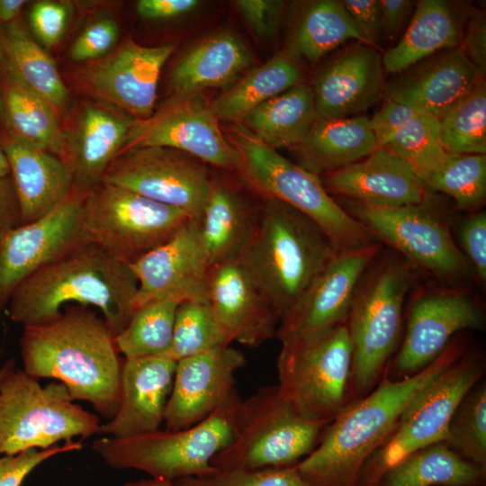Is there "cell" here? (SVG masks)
Returning a JSON list of instances; mask_svg holds the SVG:
<instances>
[{"label": "cell", "instance_id": "e575fe53", "mask_svg": "<svg viewBox=\"0 0 486 486\" xmlns=\"http://www.w3.org/2000/svg\"><path fill=\"white\" fill-rule=\"evenodd\" d=\"M0 46L20 77L58 113L68 104L69 90L53 58L32 34L22 14L0 24Z\"/></svg>", "mask_w": 486, "mask_h": 486}, {"label": "cell", "instance_id": "44dd1931", "mask_svg": "<svg viewBox=\"0 0 486 486\" xmlns=\"http://www.w3.org/2000/svg\"><path fill=\"white\" fill-rule=\"evenodd\" d=\"M483 323L482 310L468 294L445 291L419 298L394 361L396 372L402 378L418 373L439 356L456 332L482 328Z\"/></svg>", "mask_w": 486, "mask_h": 486}, {"label": "cell", "instance_id": "ba28073f", "mask_svg": "<svg viewBox=\"0 0 486 486\" xmlns=\"http://www.w3.org/2000/svg\"><path fill=\"white\" fill-rule=\"evenodd\" d=\"M327 426L297 411L277 385L262 387L239 402L234 437L212 464L220 470L295 464L313 451Z\"/></svg>", "mask_w": 486, "mask_h": 486}, {"label": "cell", "instance_id": "681fc988", "mask_svg": "<svg viewBox=\"0 0 486 486\" xmlns=\"http://www.w3.org/2000/svg\"><path fill=\"white\" fill-rule=\"evenodd\" d=\"M235 5L251 31L270 39L277 32L284 3L278 0H238Z\"/></svg>", "mask_w": 486, "mask_h": 486}, {"label": "cell", "instance_id": "6da1fadb", "mask_svg": "<svg viewBox=\"0 0 486 486\" xmlns=\"http://www.w3.org/2000/svg\"><path fill=\"white\" fill-rule=\"evenodd\" d=\"M22 370L63 383L74 400H85L108 420L121 399L124 359L104 319L87 306L69 304L53 320L23 327Z\"/></svg>", "mask_w": 486, "mask_h": 486}, {"label": "cell", "instance_id": "b9f144b4", "mask_svg": "<svg viewBox=\"0 0 486 486\" xmlns=\"http://www.w3.org/2000/svg\"><path fill=\"white\" fill-rule=\"evenodd\" d=\"M380 148L409 162L423 181L448 155L440 141L438 119L423 112L406 122Z\"/></svg>", "mask_w": 486, "mask_h": 486}, {"label": "cell", "instance_id": "5b68a950", "mask_svg": "<svg viewBox=\"0 0 486 486\" xmlns=\"http://www.w3.org/2000/svg\"><path fill=\"white\" fill-rule=\"evenodd\" d=\"M230 140L240 156L239 172L263 198L278 200L310 218L337 250L372 243L373 234L329 196L319 176L281 156L242 124L230 128Z\"/></svg>", "mask_w": 486, "mask_h": 486}, {"label": "cell", "instance_id": "30bf717a", "mask_svg": "<svg viewBox=\"0 0 486 486\" xmlns=\"http://www.w3.org/2000/svg\"><path fill=\"white\" fill-rule=\"evenodd\" d=\"M352 364L346 322L313 338L281 345L277 387L302 415L328 424L346 406Z\"/></svg>", "mask_w": 486, "mask_h": 486}, {"label": "cell", "instance_id": "60d3db41", "mask_svg": "<svg viewBox=\"0 0 486 486\" xmlns=\"http://www.w3.org/2000/svg\"><path fill=\"white\" fill-rule=\"evenodd\" d=\"M424 184L428 192L451 196L459 209L473 210L486 195V155L448 153Z\"/></svg>", "mask_w": 486, "mask_h": 486}, {"label": "cell", "instance_id": "d4e9b609", "mask_svg": "<svg viewBox=\"0 0 486 486\" xmlns=\"http://www.w3.org/2000/svg\"><path fill=\"white\" fill-rule=\"evenodd\" d=\"M326 184L351 202L382 208L421 203L428 195L416 169L380 147L367 157L326 174Z\"/></svg>", "mask_w": 486, "mask_h": 486}, {"label": "cell", "instance_id": "ac0fdd59", "mask_svg": "<svg viewBox=\"0 0 486 486\" xmlns=\"http://www.w3.org/2000/svg\"><path fill=\"white\" fill-rule=\"evenodd\" d=\"M85 194L74 188L41 219L0 230V312L20 284L85 239L78 224Z\"/></svg>", "mask_w": 486, "mask_h": 486}, {"label": "cell", "instance_id": "bcb514c9", "mask_svg": "<svg viewBox=\"0 0 486 486\" xmlns=\"http://www.w3.org/2000/svg\"><path fill=\"white\" fill-rule=\"evenodd\" d=\"M81 440L57 444L47 449H31L14 455L0 456V486H22L26 477L51 457L81 450Z\"/></svg>", "mask_w": 486, "mask_h": 486}, {"label": "cell", "instance_id": "c3c4849f", "mask_svg": "<svg viewBox=\"0 0 486 486\" xmlns=\"http://www.w3.org/2000/svg\"><path fill=\"white\" fill-rule=\"evenodd\" d=\"M68 9L61 2L38 1L29 12V28L41 46L52 48L62 39L68 21Z\"/></svg>", "mask_w": 486, "mask_h": 486}, {"label": "cell", "instance_id": "94428289", "mask_svg": "<svg viewBox=\"0 0 486 486\" xmlns=\"http://www.w3.org/2000/svg\"><path fill=\"white\" fill-rule=\"evenodd\" d=\"M11 176V169L4 149L0 145V177Z\"/></svg>", "mask_w": 486, "mask_h": 486}, {"label": "cell", "instance_id": "d6986e66", "mask_svg": "<svg viewBox=\"0 0 486 486\" xmlns=\"http://www.w3.org/2000/svg\"><path fill=\"white\" fill-rule=\"evenodd\" d=\"M137 281L134 309L159 300L209 303L211 266L197 220L130 266Z\"/></svg>", "mask_w": 486, "mask_h": 486}, {"label": "cell", "instance_id": "4fadbf2b", "mask_svg": "<svg viewBox=\"0 0 486 486\" xmlns=\"http://www.w3.org/2000/svg\"><path fill=\"white\" fill-rule=\"evenodd\" d=\"M174 50L173 44L150 47L124 40L106 56L76 69L74 85L135 120L147 119L154 112L161 69Z\"/></svg>", "mask_w": 486, "mask_h": 486}, {"label": "cell", "instance_id": "db71d44e", "mask_svg": "<svg viewBox=\"0 0 486 486\" xmlns=\"http://www.w3.org/2000/svg\"><path fill=\"white\" fill-rule=\"evenodd\" d=\"M482 76L486 72V18L482 12L471 16L460 46Z\"/></svg>", "mask_w": 486, "mask_h": 486}, {"label": "cell", "instance_id": "11a10c76", "mask_svg": "<svg viewBox=\"0 0 486 486\" xmlns=\"http://www.w3.org/2000/svg\"><path fill=\"white\" fill-rule=\"evenodd\" d=\"M198 4L196 0H140L136 11L148 20H165L184 14Z\"/></svg>", "mask_w": 486, "mask_h": 486}, {"label": "cell", "instance_id": "d6a6232c", "mask_svg": "<svg viewBox=\"0 0 486 486\" xmlns=\"http://www.w3.org/2000/svg\"><path fill=\"white\" fill-rule=\"evenodd\" d=\"M463 32L446 1L421 0L398 43L382 55L384 71L400 74L440 51L461 46Z\"/></svg>", "mask_w": 486, "mask_h": 486}, {"label": "cell", "instance_id": "74e56055", "mask_svg": "<svg viewBox=\"0 0 486 486\" xmlns=\"http://www.w3.org/2000/svg\"><path fill=\"white\" fill-rule=\"evenodd\" d=\"M178 304L168 300L151 301L134 310L127 326L114 337L124 359L159 356L168 351Z\"/></svg>", "mask_w": 486, "mask_h": 486}, {"label": "cell", "instance_id": "680465c9", "mask_svg": "<svg viewBox=\"0 0 486 486\" xmlns=\"http://www.w3.org/2000/svg\"><path fill=\"white\" fill-rule=\"evenodd\" d=\"M27 1L0 0V24H7L22 15V10Z\"/></svg>", "mask_w": 486, "mask_h": 486}, {"label": "cell", "instance_id": "8fae6325", "mask_svg": "<svg viewBox=\"0 0 486 486\" xmlns=\"http://www.w3.org/2000/svg\"><path fill=\"white\" fill-rule=\"evenodd\" d=\"M410 282L409 268L392 260L356 291L346 326L353 346L351 383L357 392L370 390L395 348Z\"/></svg>", "mask_w": 486, "mask_h": 486}, {"label": "cell", "instance_id": "8d00e7d4", "mask_svg": "<svg viewBox=\"0 0 486 486\" xmlns=\"http://www.w3.org/2000/svg\"><path fill=\"white\" fill-rule=\"evenodd\" d=\"M482 472L445 442L419 449L388 469L384 486H471Z\"/></svg>", "mask_w": 486, "mask_h": 486}, {"label": "cell", "instance_id": "83f0119b", "mask_svg": "<svg viewBox=\"0 0 486 486\" xmlns=\"http://www.w3.org/2000/svg\"><path fill=\"white\" fill-rule=\"evenodd\" d=\"M0 145L7 158L20 211V225L36 221L60 205L74 190V177L58 157L5 130Z\"/></svg>", "mask_w": 486, "mask_h": 486}, {"label": "cell", "instance_id": "9f6ffc18", "mask_svg": "<svg viewBox=\"0 0 486 486\" xmlns=\"http://www.w3.org/2000/svg\"><path fill=\"white\" fill-rule=\"evenodd\" d=\"M381 35L393 39L399 32L412 2L409 0H378Z\"/></svg>", "mask_w": 486, "mask_h": 486}, {"label": "cell", "instance_id": "836d02e7", "mask_svg": "<svg viewBox=\"0 0 486 486\" xmlns=\"http://www.w3.org/2000/svg\"><path fill=\"white\" fill-rule=\"evenodd\" d=\"M312 87L300 83L251 110L242 123L268 147L293 148L316 119Z\"/></svg>", "mask_w": 486, "mask_h": 486}, {"label": "cell", "instance_id": "6125c7cd", "mask_svg": "<svg viewBox=\"0 0 486 486\" xmlns=\"http://www.w3.org/2000/svg\"><path fill=\"white\" fill-rule=\"evenodd\" d=\"M4 122V105L2 99V91H1V47H0V130L3 129Z\"/></svg>", "mask_w": 486, "mask_h": 486}, {"label": "cell", "instance_id": "ab89813d", "mask_svg": "<svg viewBox=\"0 0 486 486\" xmlns=\"http://www.w3.org/2000/svg\"><path fill=\"white\" fill-rule=\"evenodd\" d=\"M443 148L454 154L486 153V84L482 78L439 119Z\"/></svg>", "mask_w": 486, "mask_h": 486}, {"label": "cell", "instance_id": "ffe728a7", "mask_svg": "<svg viewBox=\"0 0 486 486\" xmlns=\"http://www.w3.org/2000/svg\"><path fill=\"white\" fill-rule=\"evenodd\" d=\"M245 364L244 354L230 346L178 360L165 412L166 429L190 428L238 399L235 374Z\"/></svg>", "mask_w": 486, "mask_h": 486}, {"label": "cell", "instance_id": "f35d334b", "mask_svg": "<svg viewBox=\"0 0 486 486\" xmlns=\"http://www.w3.org/2000/svg\"><path fill=\"white\" fill-rule=\"evenodd\" d=\"M349 40L361 42L342 1L320 0L305 12L295 33L294 49L316 62Z\"/></svg>", "mask_w": 486, "mask_h": 486}, {"label": "cell", "instance_id": "d590c367", "mask_svg": "<svg viewBox=\"0 0 486 486\" xmlns=\"http://www.w3.org/2000/svg\"><path fill=\"white\" fill-rule=\"evenodd\" d=\"M295 55L281 52L249 72L212 104L219 119L240 122L254 108L302 83Z\"/></svg>", "mask_w": 486, "mask_h": 486}, {"label": "cell", "instance_id": "484cf974", "mask_svg": "<svg viewBox=\"0 0 486 486\" xmlns=\"http://www.w3.org/2000/svg\"><path fill=\"white\" fill-rule=\"evenodd\" d=\"M176 361L165 356L124 359L121 399L114 417L100 433L126 438L159 429L172 391Z\"/></svg>", "mask_w": 486, "mask_h": 486}, {"label": "cell", "instance_id": "5bb4252c", "mask_svg": "<svg viewBox=\"0 0 486 486\" xmlns=\"http://www.w3.org/2000/svg\"><path fill=\"white\" fill-rule=\"evenodd\" d=\"M428 199V195L421 203L392 208L350 201L348 208L372 234L415 264L443 278L464 275L470 265L446 223L427 205Z\"/></svg>", "mask_w": 486, "mask_h": 486}, {"label": "cell", "instance_id": "f6af8a7d", "mask_svg": "<svg viewBox=\"0 0 486 486\" xmlns=\"http://www.w3.org/2000/svg\"><path fill=\"white\" fill-rule=\"evenodd\" d=\"M175 486H315L298 472L296 464L257 470H220L174 482Z\"/></svg>", "mask_w": 486, "mask_h": 486}, {"label": "cell", "instance_id": "603a6c76", "mask_svg": "<svg viewBox=\"0 0 486 486\" xmlns=\"http://www.w3.org/2000/svg\"><path fill=\"white\" fill-rule=\"evenodd\" d=\"M135 119L99 101L83 102L68 127L63 130L65 162L74 177V188L86 193L100 183L112 161L122 151Z\"/></svg>", "mask_w": 486, "mask_h": 486}, {"label": "cell", "instance_id": "f1b7e54d", "mask_svg": "<svg viewBox=\"0 0 486 486\" xmlns=\"http://www.w3.org/2000/svg\"><path fill=\"white\" fill-rule=\"evenodd\" d=\"M1 91L4 105L1 130L46 150L65 162L66 143L58 113L20 77L2 50Z\"/></svg>", "mask_w": 486, "mask_h": 486}, {"label": "cell", "instance_id": "ee69618b", "mask_svg": "<svg viewBox=\"0 0 486 486\" xmlns=\"http://www.w3.org/2000/svg\"><path fill=\"white\" fill-rule=\"evenodd\" d=\"M445 443L456 449L482 474L486 468V386L472 388L457 407Z\"/></svg>", "mask_w": 486, "mask_h": 486}, {"label": "cell", "instance_id": "9a60e30c", "mask_svg": "<svg viewBox=\"0 0 486 486\" xmlns=\"http://www.w3.org/2000/svg\"><path fill=\"white\" fill-rule=\"evenodd\" d=\"M143 147L168 148L221 169H240L238 150L223 135L212 104L198 94L174 98L148 118L135 120L121 152Z\"/></svg>", "mask_w": 486, "mask_h": 486}, {"label": "cell", "instance_id": "9c48e42d", "mask_svg": "<svg viewBox=\"0 0 486 486\" xmlns=\"http://www.w3.org/2000/svg\"><path fill=\"white\" fill-rule=\"evenodd\" d=\"M191 219L182 210L101 181L85 194L78 224L85 239L130 266Z\"/></svg>", "mask_w": 486, "mask_h": 486}, {"label": "cell", "instance_id": "be15d7a7", "mask_svg": "<svg viewBox=\"0 0 486 486\" xmlns=\"http://www.w3.org/2000/svg\"><path fill=\"white\" fill-rule=\"evenodd\" d=\"M4 364H3V366L0 367V380H1L2 376H3V374H4Z\"/></svg>", "mask_w": 486, "mask_h": 486}, {"label": "cell", "instance_id": "91938a15", "mask_svg": "<svg viewBox=\"0 0 486 486\" xmlns=\"http://www.w3.org/2000/svg\"><path fill=\"white\" fill-rule=\"evenodd\" d=\"M123 486H175V483L166 480L149 478L128 482Z\"/></svg>", "mask_w": 486, "mask_h": 486}, {"label": "cell", "instance_id": "1f68e13d", "mask_svg": "<svg viewBox=\"0 0 486 486\" xmlns=\"http://www.w3.org/2000/svg\"><path fill=\"white\" fill-rule=\"evenodd\" d=\"M251 60L249 50L236 35L227 32L213 34L190 50L175 66L171 86L176 98L223 86L249 66Z\"/></svg>", "mask_w": 486, "mask_h": 486}, {"label": "cell", "instance_id": "277c9868", "mask_svg": "<svg viewBox=\"0 0 486 486\" xmlns=\"http://www.w3.org/2000/svg\"><path fill=\"white\" fill-rule=\"evenodd\" d=\"M338 251L310 218L278 200L264 198L238 260L280 322Z\"/></svg>", "mask_w": 486, "mask_h": 486}, {"label": "cell", "instance_id": "f907efd6", "mask_svg": "<svg viewBox=\"0 0 486 486\" xmlns=\"http://www.w3.org/2000/svg\"><path fill=\"white\" fill-rule=\"evenodd\" d=\"M460 242L465 258L482 283L486 281V214L471 216L460 229Z\"/></svg>", "mask_w": 486, "mask_h": 486}, {"label": "cell", "instance_id": "3957f363", "mask_svg": "<svg viewBox=\"0 0 486 486\" xmlns=\"http://www.w3.org/2000/svg\"><path fill=\"white\" fill-rule=\"evenodd\" d=\"M455 358L454 349H445L418 373L386 379L367 396L346 405L313 451L296 464L300 474L315 486H356L367 458L392 435L407 406Z\"/></svg>", "mask_w": 486, "mask_h": 486}, {"label": "cell", "instance_id": "f5cc1de1", "mask_svg": "<svg viewBox=\"0 0 486 486\" xmlns=\"http://www.w3.org/2000/svg\"><path fill=\"white\" fill-rule=\"evenodd\" d=\"M419 112L414 108L386 99L378 112L370 119L378 147H382L395 131Z\"/></svg>", "mask_w": 486, "mask_h": 486}, {"label": "cell", "instance_id": "7dc6e473", "mask_svg": "<svg viewBox=\"0 0 486 486\" xmlns=\"http://www.w3.org/2000/svg\"><path fill=\"white\" fill-rule=\"evenodd\" d=\"M119 27L110 18H103L89 24L74 40L69 57L75 62L87 63L109 54L119 38Z\"/></svg>", "mask_w": 486, "mask_h": 486}, {"label": "cell", "instance_id": "8992f818", "mask_svg": "<svg viewBox=\"0 0 486 486\" xmlns=\"http://www.w3.org/2000/svg\"><path fill=\"white\" fill-rule=\"evenodd\" d=\"M0 380V454L47 449L73 438L100 433L99 418L74 402L61 382L41 385L39 379L4 364Z\"/></svg>", "mask_w": 486, "mask_h": 486}, {"label": "cell", "instance_id": "cb8c5ba5", "mask_svg": "<svg viewBox=\"0 0 486 486\" xmlns=\"http://www.w3.org/2000/svg\"><path fill=\"white\" fill-rule=\"evenodd\" d=\"M209 304L230 343L257 346L276 337L279 319L238 258L212 267Z\"/></svg>", "mask_w": 486, "mask_h": 486}, {"label": "cell", "instance_id": "4316f807", "mask_svg": "<svg viewBox=\"0 0 486 486\" xmlns=\"http://www.w3.org/2000/svg\"><path fill=\"white\" fill-rule=\"evenodd\" d=\"M385 85L383 96L439 119L482 78L461 47L440 51Z\"/></svg>", "mask_w": 486, "mask_h": 486}, {"label": "cell", "instance_id": "6f0895ef", "mask_svg": "<svg viewBox=\"0 0 486 486\" xmlns=\"http://www.w3.org/2000/svg\"><path fill=\"white\" fill-rule=\"evenodd\" d=\"M19 225V203L13 178L0 177V230Z\"/></svg>", "mask_w": 486, "mask_h": 486}, {"label": "cell", "instance_id": "7c38bea8", "mask_svg": "<svg viewBox=\"0 0 486 486\" xmlns=\"http://www.w3.org/2000/svg\"><path fill=\"white\" fill-rule=\"evenodd\" d=\"M102 181L182 210L198 220L213 177L203 164L185 153L143 147L121 152Z\"/></svg>", "mask_w": 486, "mask_h": 486}, {"label": "cell", "instance_id": "f546056e", "mask_svg": "<svg viewBox=\"0 0 486 486\" xmlns=\"http://www.w3.org/2000/svg\"><path fill=\"white\" fill-rule=\"evenodd\" d=\"M261 206L249 204L231 186L213 178L197 220L211 267L240 256L253 234Z\"/></svg>", "mask_w": 486, "mask_h": 486}, {"label": "cell", "instance_id": "52a82bcc", "mask_svg": "<svg viewBox=\"0 0 486 486\" xmlns=\"http://www.w3.org/2000/svg\"><path fill=\"white\" fill-rule=\"evenodd\" d=\"M238 397L204 420L180 430H160L93 442L92 447L111 468L135 469L150 478L170 482L197 477L217 470L213 457L227 447L235 435Z\"/></svg>", "mask_w": 486, "mask_h": 486}, {"label": "cell", "instance_id": "7bdbcfd3", "mask_svg": "<svg viewBox=\"0 0 486 486\" xmlns=\"http://www.w3.org/2000/svg\"><path fill=\"white\" fill-rule=\"evenodd\" d=\"M230 345L209 303L184 302L177 306L171 346L164 356L177 362Z\"/></svg>", "mask_w": 486, "mask_h": 486}, {"label": "cell", "instance_id": "7402d4cb", "mask_svg": "<svg viewBox=\"0 0 486 486\" xmlns=\"http://www.w3.org/2000/svg\"><path fill=\"white\" fill-rule=\"evenodd\" d=\"M382 54L363 42L345 49L316 76L312 88L317 118L362 115L383 96Z\"/></svg>", "mask_w": 486, "mask_h": 486}, {"label": "cell", "instance_id": "816d5d0a", "mask_svg": "<svg viewBox=\"0 0 486 486\" xmlns=\"http://www.w3.org/2000/svg\"><path fill=\"white\" fill-rule=\"evenodd\" d=\"M361 42L375 48L381 36L378 0H343Z\"/></svg>", "mask_w": 486, "mask_h": 486}, {"label": "cell", "instance_id": "4dcf8cb0", "mask_svg": "<svg viewBox=\"0 0 486 486\" xmlns=\"http://www.w3.org/2000/svg\"><path fill=\"white\" fill-rule=\"evenodd\" d=\"M378 148L370 118L315 119L295 148L298 165L319 176L353 164Z\"/></svg>", "mask_w": 486, "mask_h": 486}, {"label": "cell", "instance_id": "2e32d148", "mask_svg": "<svg viewBox=\"0 0 486 486\" xmlns=\"http://www.w3.org/2000/svg\"><path fill=\"white\" fill-rule=\"evenodd\" d=\"M481 375V368L475 362H454L419 392L404 410L390 439L380 450L372 479L382 476L409 454L445 442L457 407Z\"/></svg>", "mask_w": 486, "mask_h": 486}, {"label": "cell", "instance_id": "e0dca14e", "mask_svg": "<svg viewBox=\"0 0 486 486\" xmlns=\"http://www.w3.org/2000/svg\"><path fill=\"white\" fill-rule=\"evenodd\" d=\"M378 250L374 243L338 250L280 320L276 337L281 345L310 339L346 323L360 279Z\"/></svg>", "mask_w": 486, "mask_h": 486}, {"label": "cell", "instance_id": "7a4b0ae2", "mask_svg": "<svg viewBox=\"0 0 486 486\" xmlns=\"http://www.w3.org/2000/svg\"><path fill=\"white\" fill-rule=\"evenodd\" d=\"M137 289L129 265L83 239L20 284L5 310L14 322L27 327L53 320L68 303L92 306L115 337L135 310Z\"/></svg>", "mask_w": 486, "mask_h": 486}]
</instances>
